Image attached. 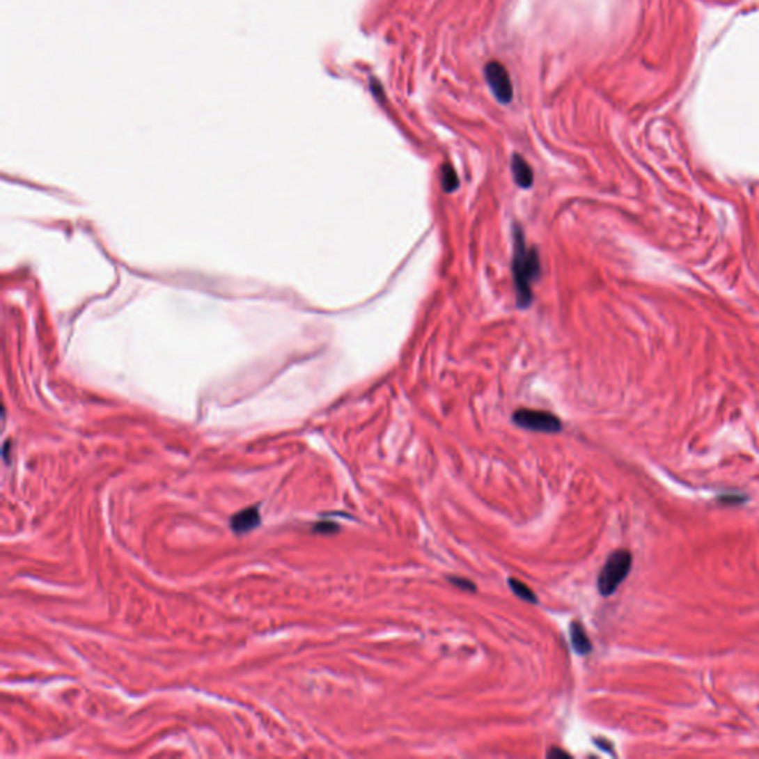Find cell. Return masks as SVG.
Returning a JSON list of instances; mask_svg holds the SVG:
<instances>
[{
    "label": "cell",
    "instance_id": "ba28073f",
    "mask_svg": "<svg viewBox=\"0 0 759 759\" xmlns=\"http://www.w3.org/2000/svg\"><path fill=\"white\" fill-rule=\"evenodd\" d=\"M458 175L455 169L453 168V165L450 164H445L442 165L441 168V184H442V189L445 193L451 194L454 193L457 189H458Z\"/></svg>",
    "mask_w": 759,
    "mask_h": 759
},
{
    "label": "cell",
    "instance_id": "7a4b0ae2",
    "mask_svg": "<svg viewBox=\"0 0 759 759\" xmlns=\"http://www.w3.org/2000/svg\"><path fill=\"white\" fill-rule=\"evenodd\" d=\"M632 568V554L618 549L608 556L605 565L597 576V590L602 596H611L629 576Z\"/></svg>",
    "mask_w": 759,
    "mask_h": 759
},
{
    "label": "cell",
    "instance_id": "9c48e42d",
    "mask_svg": "<svg viewBox=\"0 0 759 759\" xmlns=\"http://www.w3.org/2000/svg\"><path fill=\"white\" fill-rule=\"evenodd\" d=\"M509 588L517 597H519V600L526 601V602H531V604H538V597L535 596L533 589L528 588V586L525 583H522L521 580L509 579Z\"/></svg>",
    "mask_w": 759,
    "mask_h": 759
},
{
    "label": "cell",
    "instance_id": "3957f363",
    "mask_svg": "<svg viewBox=\"0 0 759 759\" xmlns=\"http://www.w3.org/2000/svg\"><path fill=\"white\" fill-rule=\"evenodd\" d=\"M513 423L521 429L538 433H558L562 430V423L555 414L540 409H517L513 414Z\"/></svg>",
    "mask_w": 759,
    "mask_h": 759
},
{
    "label": "cell",
    "instance_id": "30bf717a",
    "mask_svg": "<svg viewBox=\"0 0 759 759\" xmlns=\"http://www.w3.org/2000/svg\"><path fill=\"white\" fill-rule=\"evenodd\" d=\"M448 581H450L453 586H455V588H458L460 590L476 592L475 583L471 580H469V579H463V577H458V576H450V577H448Z\"/></svg>",
    "mask_w": 759,
    "mask_h": 759
},
{
    "label": "cell",
    "instance_id": "277c9868",
    "mask_svg": "<svg viewBox=\"0 0 759 759\" xmlns=\"http://www.w3.org/2000/svg\"><path fill=\"white\" fill-rule=\"evenodd\" d=\"M485 79L497 101L509 104L513 100V86L508 70L499 61H491L485 65Z\"/></svg>",
    "mask_w": 759,
    "mask_h": 759
},
{
    "label": "cell",
    "instance_id": "8fae6325",
    "mask_svg": "<svg viewBox=\"0 0 759 759\" xmlns=\"http://www.w3.org/2000/svg\"><path fill=\"white\" fill-rule=\"evenodd\" d=\"M313 530L316 533H320V534H334L340 530V526L334 522H329V521H324V522H319L315 525Z\"/></svg>",
    "mask_w": 759,
    "mask_h": 759
},
{
    "label": "cell",
    "instance_id": "7c38bea8",
    "mask_svg": "<svg viewBox=\"0 0 759 759\" xmlns=\"http://www.w3.org/2000/svg\"><path fill=\"white\" fill-rule=\"evenodd\" d=\"M547 756H549V758H556V756H559V758H570V753L565 752V751L559 749V747H551V749L547 752Z\"/></svg>",
    "mask_w": 759,
    "mask_h": 759
},
{
    "label": "cell",
    "instance_id": "5b68a950",
    "mask_svg": "<svg viewBox=\"0 0 759 759\" xmlns=\"http://www.w3.org/2000/svg\"><path fill=\"white\" fill-rule=\"evenodd\" d=\"M260 521L261 517H260L258 509L247 508L232 517L230 525H232V530L236 534H247L252 530H256V528L260 525Z\"/></svg>",
    "mask_w": 759,
    "mask_h": 759
},
{
    "label": "cell",
    "instance_id": "8992f818",
    "mask_svg": "<svg viewBox=\"0 0 759 759\" xmlns=\"http://www.w3.org/2000/svg\"><path fill=\"white\" fill-rule=\"evenodd\" d=\"M512 174L515 182L521 189H530L534 182V172L530 164L521 156L513 155L512 157Z\"/></svg>",
    "mask_w": 759,
    "mask_h": 759
},
{
    "label": "cell",
    "instance_id": "6da1fadb",
    "mask_svg": "<svg viewBox=\"0 0 759 759\" xmlns=\"http://www.w3.org/2000/svg\"><path fill=\"white\" fill-rule=\"evenodd\" d=\"M512 274L516 306L519 308L530 307L533 303V283L542 274V261L537 249L526 245L524 230L519 224H513Z\"/></svg>",
    "mask_w": 759,
    "mask_h": 759
},
{
    "label": "cell",
    "instance_id": "52a82bcc",
    "mask_svg": "<svg viewBox=\"0 0 759 759\" xmlns=\"http://www.w3.org/2000/svg\"><path fill=\"white\" fill-rule=\"evenodd\" d=\"M570 641L574 651L580 655H586L592 651V642L588 634H586L583 625L579 622H572L570 625Z\"/></svg>",
    "mask_w": 759,
    "mask_h": 759
}]
</instances>
